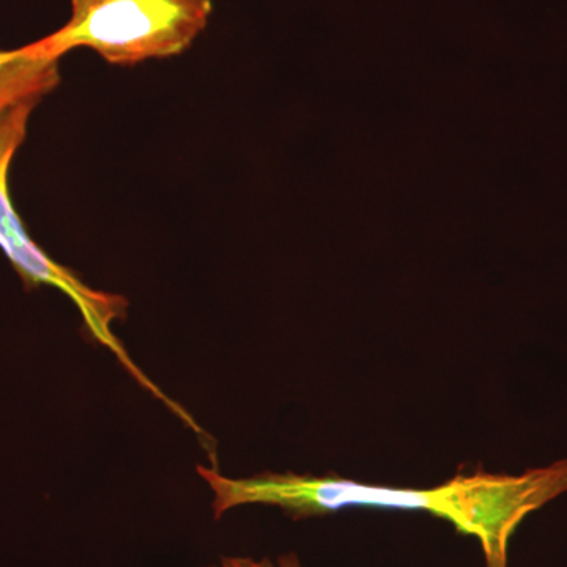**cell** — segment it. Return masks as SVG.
<instances>
[{
  "label": "cell",
  "mask_w": 567,
  "mask_h": 567,
  "mask_svg": "<svg viewBox=\"0 0 567 567\" xmlns=\"http://www.w3.org/2000/svg\"><path fill=\"white\" fill-rule=\"evenodd\" d=\"M221 567H303L295 554L282 555L274 561L270 558L224 557Z\"/></svg>",
  "instance_id": "obj_5"
},
{
  "label": "cell",
  "mask_w": 567,
  "mask_h": 567,
  "mask_svg": "<svg viewBox=\"0 0 567 567\" xmlns=\"http://www.w3.org/2000/svg\"><path fill=\"white\" fill-rule=\"evenodd\" d=\"M70 11L61 29L28 47L55 61L84 48L130 66L189 50L210 21L213 0H71Z\"/></svg>",
  "instance_id": "obj_2"
},
{
  "label": "cell",
  "mask_w": 567,
  "mask_h": 567,
  "mask_svg": "<svg viewBox=\"0 0 567 567\" xmlns=\"http://www.w3.org/2000/svg\"><path fill=\"white\" fill-rule=\"evenodd\" d=\"M40 102H28L0 115V251L13 265L25 289H39L41 286L54 287L66 295L82 317L89 338L106 347L115 354L123 368L151 391L159 401H167V395L153 385L147 375L134 364L126 353L121 339L114 334L115 322L125 319L126 300L121 295L103 292L81 281L70 268L55 262L43 248L35 244L25 229L20 213L14 208L10 196V167L14 156L28 136L29 122Z\"/></svg>",
  "instance_id": "obj_3"
},
{
  "label": "cell",
  "mask_w": 567,
  "mask_h": 567,
  "mask_svg": "<svg viewBox=\"0 0 567 567\" xmlns=\"http://www.w3.org/2000/svg\"><path fill=\"white\" fill-rule=\"evenodd\" d=\"M212 488L216 520L235 507L276 506L292 518L322 517L347 507L420 511L475 537L486 567H509V543L518 525L567 492V458L529 468L522 475H498L477 466L429 488L375 486L347 477L262 473L226 477L218 468L199 466Z\"/></svg>",
  "instance_id": "obj_1"
},
{
  "label": "cell",
  "mask_w": 567,
  "mask_h": 567,
  "mask_svg": "<svg viewBox=\"0 0 567 567\" xmlns=\"http://www.w3.org/2000/svg\"><path fill=\"white\" fill-rule=\"evenodd\" d=\"M55 59L37 54L31 48L0 51V115L28 102H41L61 84Z\"/></svg>",
  "instance_id": "obj_4"
}]
</instances>
